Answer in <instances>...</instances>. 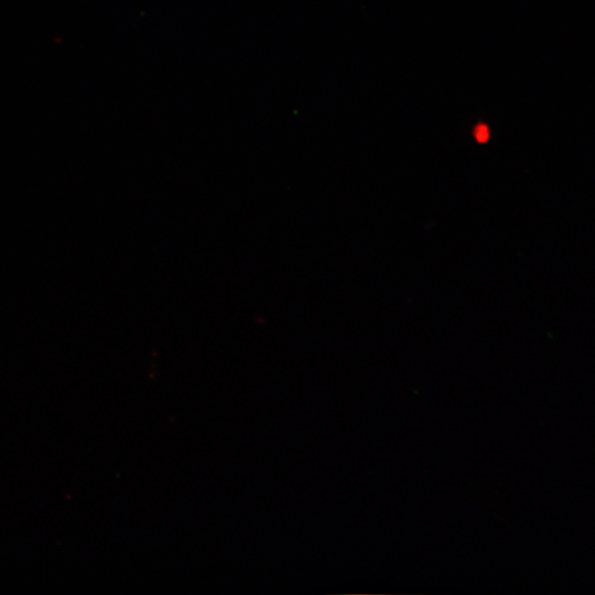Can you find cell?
Segmentation results:
<instances>
[{
	"label": "cell",
	"instance_id": "6da1fadb",
	"mask_svg": "<svg viewBox=\"0 0 595 595\" xmlns=\"http://www.w3.org/2000/svg\"><path fill=\"white\" fill-rule=\"evenodd\" d=\"M475 137L478 142H486L489 138V130L485 125H479L475 129Z\"/></svg>",
	"mask_w": 595,
	"mask_h": 595
}]
</instances>
